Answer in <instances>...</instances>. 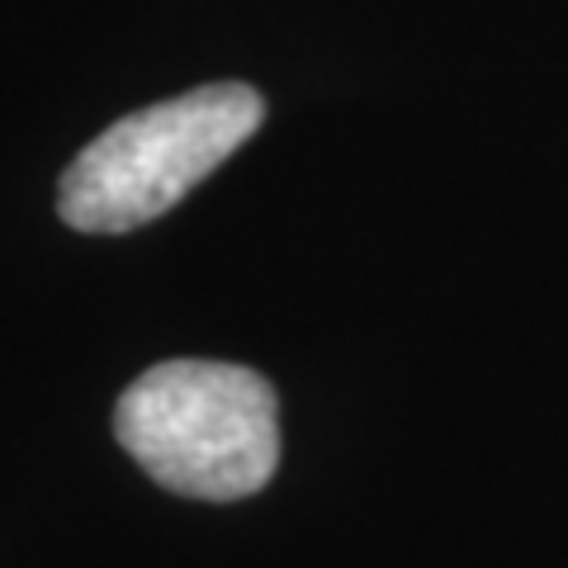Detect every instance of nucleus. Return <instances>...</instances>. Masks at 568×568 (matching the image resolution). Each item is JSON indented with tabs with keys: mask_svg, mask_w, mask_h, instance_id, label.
<instances>
[{
	"mask_svg": "<svg viewBox=\"0 0 568 568\" xmlns=\"http://www.w3.org/2000/svg\"><path fill=\"white\" fill-rule=\"evenodd\" d=\"M114 436L162 488L237 503L280 465V398L246 365L166 361L119 394Z\"/></svg>",
	"mask_w": 568,
	"mask_h": 568,
	"instance_id": "f257e3e1",
	"label": "nucleus"
},
{
	"mask_svg": "<svg viewBox=\"0 0 568 568\" xmlns=\"http://www.w3.org/2000/svg\"><path fill=\"white\" fill-rule=\"evenodd\" d=\"M265 100L242 81L200 85L104 129L67 166L58 213L77 233H133L223 166L261 129Z\"/></svg>",
	"mask_w": 568,
	"mask_h": 568,
	"instance_id": "f03ea898",
	"label": "nucleus"
}]
</instances>
